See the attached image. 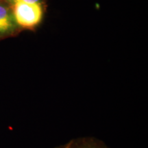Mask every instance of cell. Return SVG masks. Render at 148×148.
Returning a JSON list of instances; mask_svg holds the SVG:
<instances>
[{"mask_svg":"<svg viewBox=\"0 0 148 148\" xmlns=\"http://www.w3.org/2000/svg\"><path fill=\"white\" fill-rule=\"evenodd\" d=\"M66 145V148H109L102 140L88 136L73 138Z\"/></svg>","mask_w":148,"mask_h":148,"instance_id":"3","label":"cell"},{"mask_svg":"<svg viewBox=\"0 0 148 148\" xmlns=\"http://www.w3.org/2000/svg\"><path fill=\"white\" fill-rule=\"evenodd\" d=\"M45 5L43 3L17 2L11 6L18 26L22 29H33L42 21Z\"/></svg>","mask_w":148,"mask_h":148,"instance_id":"1","label":"cell"},{"mask_svg":"<svg viewBox=\"0 0 148 148\" xmlns=\"http://www.w3.org/2000/svg\"><path fill=\"white\" fill-rule=\"evenodd\" d=\"M10 5L14 4L17 2H22L25 3H43L45 4V0H4Z\"/></svg>","mask_w":148,"mask_h":148,"instance_id":"4","label":"cell"},{"mask_svg":"<svg viewBox=\"0 0 148 148\" xmlns=\"http://www.w3.org/2000/svg\"><path fill=\"white\" fill-rule=\"evenodd\" d=\"M2 1V0H0V1Z\"/></svg>","mask_w":148,"mask_h":148,"instance_id":"6","label":"cell"},{"mask_svg":"<svg viewBox=\"0 0 148 148\" xmlns=\"http://www.w3.org/2000/svg\"><path fill=\"white\" fill-rule=\"evenodd\" d=\"M66 144H64V145H60V146H58V147H55V148H66Z\"/></svg>","mask_w":148,"mask_h":148,"instance_id":"5","label":"cell"},{"mask_svg":"<svg viewBox=\"0 0 148 148\" xmlns=\"http://www.w3.org/2000/svg\"><path fill=\"white\" fill-rule=\"evenodd\" d=\"M23 30L16 23L11 5L0 1V40L14 36Z\"/></svg>","mask_w":148,"mask_h":148,"instance_id":"2","label":"cell"}]
</instances>
